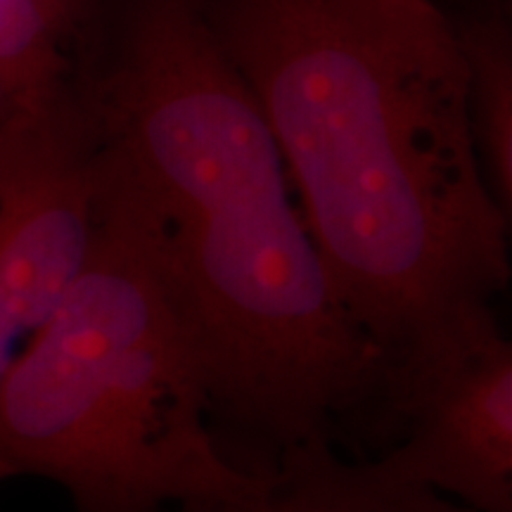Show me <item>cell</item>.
Here are the masks:
<instances>
[{"instance_id":"8","label":"cell","mask_w":512,"mask_h":512,"mask_svg":"<svg viewBox=\"0 0 512 512\" xmlns=\"http://www.w3.org/2000/svg\"><path fill=\"white\" fill-rule=\"evenodd\" d=\"M475 72L477 124L512 252V38L503 24L465 31Z\"/></svg>"},{"instance_id":"10","label":"cell","mask_w":512,"mask_h":512,"mask_svg":"<svg viewBox=\"0 0 512 512\" xmlns=\"http://www.w3.org/2000/svg\"><path fill=\"white\" fill-rule=\"evenodd\" d=\"M8 477H15V472H12L10 467L5 465L3 460H0V482H3V479H8Z\"/></svg>"},{"instance_id":"3","label":"cell","mask_w":512,"mask_h":512,"mask_svg":"<svg viewBox=\"0 0 512 512\" xmlns=\"http://www.w3.org/2000/svg\"><path fill=\"white\" fill-rule=\"evenodd\" d=\"M98 157L157 228L292 192L204 0H147L112 79Z\"/></svg>"},{"instance_id":"6","label":"cell","mask_w":512,"mask_h":512,"mask_svg":"<svg viewBox=\"0 0 512 512\" xmlns=\"http://www.w3.org/2000/svg\"><path fill=\"white\" fill-rule=\"evenodd\" d=\"M249 470L238 494L169 512H472L380 458L344 456L332 441L287 448Z\"/></svg>"},{"instance_id":"1","label":"cell","mask_w":512,"mask_h":512,"mask_svg":"<svg viewBox=\"0 0 512 512\" xmlns=\"http://www.w3.org/2000/svg\"><path fill=\"white\" fill-rule=\"evenodd\" d=\"M204 3L392 382L496 320L512 252L463 31L434 0Z\"/></svg>"},{"instance_id":"11","label":"cell","mask_w":512,"mask_h":512,"mask_svg":"<svg viewBox=\"0 0 512 512\" xmlns=\"http://www.w3.org/2000/svg\"><path fill=\"white\" fill-rule=\"evenodd\" d=\"M505 5H508V24H503L505 31H508L510 38H512V0H505Z\"/></svg>"},{"instance_id":"2","label":"cell","mask_w":512,"mask_h":512,"mask_svg":"<svg viewBox=\"0 0 512 512\" xmlns=\"http://www.w3.org/2000/svg\"><path fill=\"white\" fill-rule=\"evenodd\" d=\"M95 247L0 384V460L76 512H169L252 482L211 427L150 223L102 174Z\"/></svg>"},{"instance_id":"5","label":"cell","mask_w":512,"mask_h":512,"mask_svg":"<svg viewBox=\"0 0 512 512\" xmlns=\"http://www.w3.org/2000/svg\"><path fill=\"white\" fill-rule=\"evenodd\" d=\"M377 456L472 512H512V337L496 320L394 377Z\"/></svg>"},{"instance_id":"7","label":"cell","mask_w":512,"mask_h":512,"mask_svg":"<svg viewBox=\"0 0 512 512\" xmlns=\"http://www.w3.org/2000/svg\"><path fill=\"white\" fill-rule=\"evenodd\" d=\"M74 0H0V81L31 112L60 107L62 46Z\"/></svg>"},{"instance_id":"4","label":"cell","mask_w":512,"mask_h":512,"mask_svg":"<svg viewBox=\"0 0 512 512\" xmlns=\"http://www.w3.org/2000/svg\"><path fill=\"white\" fill-rule=\"evenodd\" d=\"M100 211V157L62 107L0 145V384L86 268Z\"/></svg>"},{"instance_id":"9","label":"cell","mask_w":512,"mask_h":512,"mask_svg":"<svg viewBox=\"0 0 512 512\" xmlns=\"http://www.w3.org/2000/svg\"><path fill=\"white\" fill-rule=\"evenodd\" d=\"M41 114H48V112L27 110V107H24L22 102H19L15 95L10 93V88L0 81V145H3L8 138L15 136L19 128H22L24 124H29L31 119L41 117Z\"/></svg>"}]
</instances>
